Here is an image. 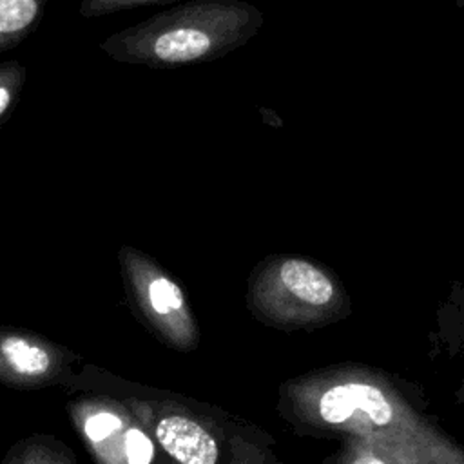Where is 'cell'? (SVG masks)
<instances>
[{
	"label": "cell",
	"instance_id": "obj_11",
	"mask_svg": "<svg viewBox=\"0 0 464 464\" xmlns=\"http://www.w3.org/2000/svg\"><path fill=\"white\" fill-rule=\"evenodd\" d=\"M27 69L16 60L0 63V123L11 114L25 83Z\"/></svg>",
	"mask_w": 464,
	"mask_h": 464
},
{
	"label": "cell",
	"instance_id": "obj_3",
	"mask_svg": "<svg viewBox=\"0 0 464 464\" xmlns=\"http://www.w3.org/2000/svg\"><path fill=\"white\" fill-rule=\"evenodd\" d=\"M263 20L243 0H192L112 33L100 49L120 63L150 69L205 63L245 45Z\"/></svg>",
	"mask_w": 464,
	"mask_h": 464
},
{
	"label": "cell",
	"instance_id": "obj_1",
	"mask_svg": "<svg viewBox=\"0 0 464 464\" xmlns=\"http://www.w3.org/2000/svg\"><path fill=\"white\" fill-rule=\"evenodd\" d=\"M277 415L303 437L357 439L388 464H464V444L430 411L422 388L344 361L283 381Z\"/></svg>",
	"mask_w": 464,
	"mask_h": 464
},
{
	"label": "cell",
	"instance_id": "obj_15",
	"mask_svg": "<svg viewBox=\"0 0 464 464\" xmlns=\"http://www.w3.org/2000/svg\"><path fill=\"white\" fill-rule=\"evenodd\" d=\"M172 464H176V462H172Z\"/></svg>",
	"mask_w": 464,
	"mask_h": 464
},
{
	"label": "cell",
	"instance_id": "obj_2",
	"mask_svg": "<svg viewBox=\"0 0 464 464\" xmlns=\"http://www.w3.org/2000/svg\"><path fill=\"white\" fill-rule=\"evenodd\" d=\"M121 401L176 464H268L276 439L219 406L149 388L83 364L67 386Z\"/></svg>",
	"mask_w": 464,
	"mask_h": 464
},
{
	"label": "cell",
	"instance_id": "obj_6",
	"mask_svg": "<svg viewBox=\"0 0 464 464\" xmlns=\"http://www.w3.org/2000/svg\"><path fill=\"white\" fill-rule=\"evenodd\" d=\"M67 413L96 464H156V442L118 399L82 392Z\"/></svg>",
	"mask_w": 464,
	"mask_h": 464
},
{
	"label": "cell",
	"instance_id": "obj_14",
	"mask_svg": "<svg viewBox=\"0 0 464 464\" xmlns=\"http://www.w3.org/2000/svg\"><path fill=\"white\" fill-rule=\"evenodd\" d=\"M455 5L460 7V9H464V0H455Z\"/></svg>",
	"mask_w": 464,
	"mask_h": 464
},
{
	"label": "cell",
	"instance_id": "obj_4",
	"mask_svg": "<svg viewBox=\"0 0 464 464\" xmlns=\"http://www.w3.org/2000/svg\"><path fill=\"white\" fill-rule=\"evenodd\" d=\"M246 308L281 332H314L352 315V297L328 265L297 254L263 257L248 276Z\"/></svg>",
	"mask_w": 464,
	"mask_h": 464
},
{
	"label": "cell",
	"instance_id": "obj_12",
	"mask_svg": "<svg viewBox=\"0 0 464 464\" xmlns=\"http://www.w3.org/2000/svg\"><path fill=\"white\" fill-rule=\"evenodd\" d=\"M337 451L330 453L317 464H388L368 444L357 439H343ZM268 464H281L274 455Z\"/></svg>",
	"mask_w": 464,
	"mask_h": 464
},
{
	"label": "cell",
	"instance_id": "obj_13",
	"mask_svg": "<svg viewBox=\"0 0 464 464\" xmlns=\"http://www.w3.org/2000/svg\"><path fill=\"white\" fill-rule=\"evenodd\" d=\"M170 0H82L80 4V14L83 18H96L103 14H111L121 9H132L150 4H163Z\"/></svg>",
	"mask_w": 464,
	"mask_h": 464
},
{
	"label": "cell",
	"instance_id": "obj_7",
	"mask_svg": "<svg viewBox=\"0 0 464 464\" xmlns=\"http://www.w3.org/2000/svg\"><path fill=\"white\" fill-rule=\"evenodd\" d=\"M78 355L47 337L14 326H0V384L16 390L69 386Z\"/></svg>",
	"mask_w": 464,
	"mask_h": 464
},
{
	"label": "cell",
	"instance_id": "obj_8",
	"mask_svg": "<svg viewBox=\"0 0 464 464\" xmlns=\"http://www.w3.org/2000/svg\"><path fill=\"white\" fill-rule=\"evenodd\" d=\"M428 357L453 381V402L464 404V277L453 279L428 330Z\"/></svg>",
	"mask_w": 464,
	"mask_h": 464
},
{
	"label": "cell",
	"instance_id": "obj_10",
	"mask_svg": "<svg viewBox=\"0 0 464 464\" xmlns=\"http://www.w3.org/2000/svg\"><path fill=\"white\" fill-rule=\"evenodd\" d=\"M2 464H78L71 448L53 435L34 433L14 442Z\"/></svg>",
	"mask_w": 464,
	"mask_h": 464
},
{
	"label": "cell",
	"instance_id": "obj_5",
	"mask_svg": "<svg viewBox=\"0 0 464 464\" xmlns=\"http://www.w3.org/2000/svg\"><path fill=\"white\" fill-rule=\"evenodd\" d=\"M118 263L130 308L147 330L176 352L196 350L199 326L179 283L154 257L130 245L120 248Z\"/></svg>",
	"mask_w": 464,
	"mask_h": 464
},
{
	"label": "cell",
	"instance_id": "obj_9",
	"mask_svg": "<svg viewBox=\"0 0 464 464\" xmlns=\"http://www.w3.org/2000/svg\"><path fill=\"white\" fill-rule=\"evenodd\" d=\"M49 0H0V53L16 47L40 24Z\"/></svg>",
	"mask_w": 464,
	"mask_h": 464
}]
</instances>
